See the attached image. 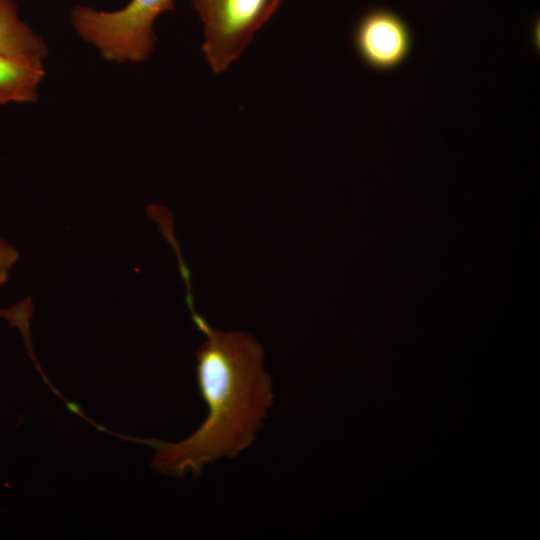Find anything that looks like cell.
I'll return each mask as SVG.
<instances>
[{"label": "cell", "instance_id": "obj_1", "mask_svg": "<svg viewBox=\"0 0 540 540\" xmlns=\"http://www.w3.org/2000/svg\"><path fill=\"white\" fill-rule=\"evenodd\" d=\"M182 278L192 320L206 337L196 352V381L207 415L189 437L178 442L135 440L154 448L152 466L157 471L198 477L204 466L234 458L255 441L274 394L260 343L243 331L211 327L195 311L190 275Z\"/></svg>", "mask_w": 540, "mask_h": 540}, {"label": "cell", "instance_id": "obj_2", "mask_svg": "<svg viewBox=\"0 0 540 540\" xmlns=\"http://www.w3.org/2000/svg\"><path fill=\"white\" fill-rule=\"evenodd\" d=\"M176 0H130L122 9L99 11L76 6L71 22L76 32L107 60L141 62L155 45V20L175 8Z\"/></svg>", "mask_w": 540, "mask_h": 540}, {"label": "cell", "instance_id": "obj_3", "mask_svg": "<svg viewBox=\"0 0 540 540\" xmlns=\"http://www.w3.org/2000/svg\"><path fill=\"white\" fill-rule=\"evenodd\" d=\"M282 0H191L204 29L202 51L214 73L227 70Z\"/></svg>", "mask_w": 540, "mask_h": 540}, {"label": "cell", "instance_id": "obj_4", "mask_svg": "<svg viewBox=\"0 0 540 540\" xmlns=\"http://www.w3.org/2000/svg\"><path fill=\"white\" fill-rule=\"evenodd\" d=\"M352 41L361 61L379 72L401 66L413 49V33L408 22L386 7L363 13L354 25Z\"/></svg>", "mask_w": 540, "mask_h": 540}, {"label": "cell", "instance_id": "obj_5", "mask_svg": "<svg viewBox=\"0 0 540 540\" xmlns=\"http://www.w3.org/2000/svg\"><path fill=\"white\" fill-rule=\"evenodd\" d=\"M0 53L18 61L42 65L43 41L20 19L13 0H0Z\"/></svg>", "mask_w": 540, "mask_h": 540}, {"label": "cell", "instance_id": "obj_6", "mask_svg": "<svg viewBox=\"0 0 540 540\" xmlns=\"http://www.w3.org/2000/svg\"><path fill=\"white\" fill-rule=\"evenodd\" d=\"M44 74L42 65L24 63L0 53V104L36 101Z\"/></svg>", "mask_w": 540, "mask_h": 540}, {"label": "cell", "instance_id": "obj_7", "mask_svg": "<svg viewBox=\"0 0 540 540\" xmlns=\"http://www.w3.org/2000/svg\"><path fill=\"white\" fill-rule=\"evenodd\" d=\"M19 258L18 252L0 239V287L7 281L9 271Z\"/></svg>", "mask_w": 540, "mask_h": 540}]
</instances>
